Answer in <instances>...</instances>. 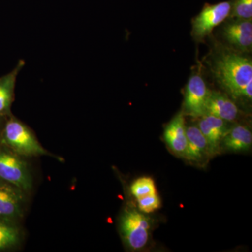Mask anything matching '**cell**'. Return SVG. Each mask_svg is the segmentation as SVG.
Wrapping results in <instances>:
<instances>
[{"instance_id": "5", "label": "cell", "mask_w": 252, "mask_h": 252, "mask_svg": "<svg viewBox=\"0 0 252 252\" xmlns=\"http://www.w3.org/2000/svg\"><path fill=\"white\" fill-rule=\"evenodd\" d=\"M27 194L0 179V219L20 224L26 211Z\"/></svg>"}, {"instance_id": "18", "label": "cell", "mask_w": 252, "mask_h": 252, "mask_svg": "<svg viewBox=\"0 0 252 252\" xmlns=\"http://www.w3.org/2000/svg\"><path fill=\"white\" fill-rule=\"evenodd\" d=\"M137 207L142 213H152L160 207V199L157 193L137 199Z\"/></svg>"}, {"instance_id": "14", "label": "cell", "mask_w": 252, "mask_h": 252, "mask_svg": "<svg viewBox=\"0 0 252 252\" xmlns=\"http://www.w3.org/2000/svg\"><path fill=\"white\" fill-rule=\"evenodd\" d=\"M222 143L225 149L233 152L250 150L252 145L251 130L245 126H235L226 132Z\"/></svg>"}, {"instance_id": "3", "label": "cell", "mask_w": 252, "mask_h": 252, "mask_svg": "<svg viewBox=\"0 0 252 252\" xmlns=\"http://www.w3.org/2000/svg\"><path fill=\"white\" fill-rule=\"evenodd\" d=\"M152 222L149 217L134 207L126 208L119 220V231L129 250H140L148 243Z\"/></svg>"}, {"instance_id": "13", "label": "cell", "mask_w": 252, "mask_h": 252, "mask_svg": "<svg viewBox=\"0 0 252 252\" xmlns=\"http://www.w3.org/2000/svg\"><path fill=\"white\" fill-rule=\"evenodd\" d=\"M187 146L183 157L189 160L199 162L209 153L205 136L197 126L187 127Z\"/></svg>"}, {"instance_id": "12", "label": "cell", "mask_w": 252, "mask_h": 252, "mask_svg": "<svg viewBox=\"0 0 252 252\" xmlns=\"http://www.w3.org/2000/svg\"><path fill=\"white\" fill-rule=\"evenodd\" d=\"M205 114L220 118L225 122H233L238 117V109L234 102L224 94L210 92Z\"/></svg>"}, {"instance_id": "17", "label": "cell", "mask_w": 252, "mask_h": 252, "mask_svg": "<svg viewBox=\"0 0 252 252\" xmlns=\"http://www.w3.org/2000/svg\"><path fill=\"white\" fill-rule=\"evenodd\" d=\"M231 12L237 19L252 20V0H234Z\"/></svg>"}, {"instance_id": "4", "label": "cell", "mask_w": 252, "mask_h": 252, "mask_svg": "<svg viewBox=\"0 0 252 252\" xmlns=\"http://www.w3.org/2000/svg\"><path fill=\"white\" fill-rule=\"evenodd\" d=\"M0 179L30 193L33 178L26 158L21 157L0 143Z\"/></svg>"}, {"instance_id": "16", "label": "cell", "mask_w": 252, "mask_h": 252, "mask_svg": "<svg viewBox=\"0 0 252 252\" xmlns=\"http://www.w3.org/2000/svg\"><path fill=\"white\" fill-rule=\"evenodd\" d=\"M130 192L137 200L157 193L154 181L149 177H140L134 181L130 186Z\"/></svg>"}, {"instance_id": "2", "label": "cell", "mask_w": 252, "mask_h": 252, "mask_svg": "<svg viewBox=\"0 0 252 252\" xmlns=\"http://www.w3.org/2000/svg\"><path fill=\"white\" fill-rule=\"evenodd\" d=\"M0 143L26 158L46 156L63 160L43 147L33 131L12 114L5 121L0 133Z\"/></svg>"}, {"instance_id": "15", "label": "cell", "mask_w": 252, "mask_h": 252, "mask_svg": "<svg viewBox=\"0 0 252 252\" xmlns=\"http://www.w3.org/2000/svg\"><path fill=\"white\" fill-rule=\"evenodd\" d=\"M24 233L19 223L0 219V252L17 249L22 243Z\"/></svg>"}, {"instance_id": "10", "label": "cell", "mask_w": 252, "mask_h": 252, "mask_svg": "<svg viewBox=\"0 0 252 252\" xmlns=\"http://www.w3.org/2000/svg\"><path fill=\"white\" fill-rule=\"evenodd\" d=\"M25 64V61L20 60L11 72L0 77V117H7L11 114V108L14 101L16 79Z\"/></svg>"}, {"instance_id": "1", "label": "cell", "mask_w": 252, "mask_h": 252, "mask_svg": "<svg viewBox=\"0 0 252 252\" xmlns=\"http://www.w3.org/2000/svg\"><path fill=\"white\" fill-rule=\"evenodd\" d=\"M215 74L221 86L235 97L252 98V63L237 54H225L217 60Z\"/></svg>"}, {"instance_id": "11", "label": "cell", "mask_w": 252, "mask_h": 252, "mask_svg": "<svg viewBox=\"0 0 252 252\" xmlns=\"http://www.w3.org/2000/svg\"><path fill=\"white\" fill-rule=\"evenodd\" d=\"M164 138L174 152L184 155L187 149V136L183 113H179L167 124L164 131Z\"/></svg>"}, {"instance_id": "9", "label": "cell", "mask_w": 252, "mask_h": 252, "mask_svg": "<svg viewBox=\"0 0 252 252\" xmlns=\"http://www.w3.org/2000/svg\"><path fill=\"white\" fill-rule=\"evenodd\" d=\"M223 34L232 45L242 51H250L252 46V20H235L225 26Z\"/></svg>"}, {"instance_id": "8", "label": "cell", "mask_w": 252, "mask_h": 252, "mask_svg": "<svg viewBox=\"0 0 252 252\" xmlns=\"http://www.w3.org/2000/svg\"><path fill=\"white\" fill-rule=\"evenodd\" d=\"M198 127L206 139L209 153L216 154L220 151V143L228 132L225 121L210 114L201 117Z\"/></svg>"}, {"instance_id": "19", "label": "cell", "mask_w": 252, "mask_h": 252, "mask_svg": "<svg viewBox=\"0 0 252 252\" xmlns=\"http://www.w3.org/2000/svg\"><path fill=\"white\" fill-rule=\"evenodd\" d=\"M7 117H0V133H1V131L2 130L3 126H4L5 121H6V119Z\"/></svg>"}, {"instance_id": "6", "label": "cell", "mask_w": 252, "mask_h": 252, "mask_svg": "<svg viewBox=\"0 0 252 252\" xmlns=\"http://www.w3.org/2000/svg\"><path fill=\"white\" fill-rule=\"evenodd\" d=\"M232 2L222 1L215 4H205L192 22V34L197 39H203L214 28L228 17L231 13Z\"/></svg>"}, {"instance_id": "7", "label": "cell", "mask_w": 252, "mask_h": 252, "mask_svg": "<svg viewBox=\"0 0 252 252\" xmlns=\"http://www.w3.org/2000/svg\"><path fill=\"white\" fill-rule=\"evenodd\" d=\"M210 92L203 78L199 75L192 76L189 79L186 89V113L193 117H201L205 115Z\"/></svg>"}]
</instances>
